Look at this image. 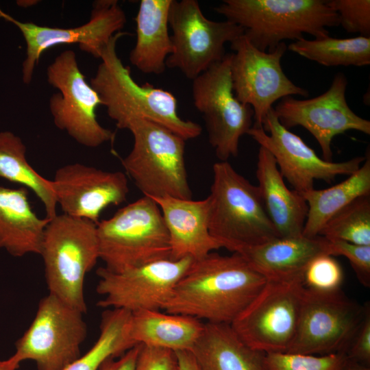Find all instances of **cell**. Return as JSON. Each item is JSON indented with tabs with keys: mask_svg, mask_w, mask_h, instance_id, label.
Returning a JSON list of instances; mask_svg holds the SVG:
<instances>
[{
	"mask_svg": "<svg viewBox=\"0 0 370 370\" xmlns=\"http://www.w3.org/2000/svg\"><path fill=\"white\" fill-rule=\"evenodd\" d=\"M319 235L330 240L370 245V195L358 197L323 225Z\"/></svg>",
	"mask_w": 370,
	"mask_h": 370,
	"instance_id": "31",
	"label": "cell"
},
{
	"mask_svg": "<svg viewBox=\"0 0 370 370\" xmlns=\"http://www.w3.org/2000/svg\"><path fill=\"white\" fill-rule=\"evenodd\" d=\"M135 370H180L176 352L139 344Z\"/></svg>",
	"mask_w": 370,
	"mask_h": 370,
	"instance_id": "36",
	"label": "cell"
},
{
	"mask_svg": "<svg viewBox=\"0 0 370 370\" xmlns=\"http://www.w3.org/2000/svg\"><path fill=\"white\" fill-rule=\"evenodd\" d=\"M0 178L32 190L42 203L47 219L57 214L52 182L40 175L27 159L22 139L10 131L0 132Z\"/></svg>",
	"mask_w": 370,
	"mask_h": 370,
	"instance_id": "28",
	"label": "cell"
},
{
	"mask_svg": "<svg viewBox=\"0 0 370 370\" xmlns=\"http://www.w3.org/2000/svg\"><path fill=\"white\" fill-rule=\"evenodd\" d=\"M288 49L325 66H356L370 64V36L336 38L327 36L291 42Z\"/></svg>",
	"mask_w": 370,
	"mask_h": 370,
	"instance_id": "30",
	"label": "cell"
},
{
	"mask_svg": "<svg viewBox=\"0 0 370 370\" xmlns=\"http://www.w3.org/2000/svg\"><path fill=\"white\" fill-rule=\"evenodd\" d=\"M99 259L104 268L121 273L171 259L168 230L158 204L143 196L97 224Z\"/></svg>",
	"mask_w": 370,
	"mask_h": 370,
	"instance_id": "6",
	"label": "cell"
},
{
	"mask_svg": "<svg viewBox=\"0 0 370 370\" xmlns=\"http://www.w3.org/2000/svg\"><path fill=\"white\" fill-rule=\"evenodd\" d=\"M343 280V269L334 256L321 254L306 267L303 281L309 289L323 293L338 291Z\"/></svg>",
	"mask_w": 370,
	"mask_h": 370,
	"instance_id": "33",
	"label": "cell"
},
{
	"mask_svg": "<svg viewBox=\"0 0 370 370\" xmlns=\"http://www.w3.org/2000/svg\"><path fill=\"white\" fill-rule=\"evenodd\" d=\"M214 10L241 27L251 45L264 52L304 34L329 36L327 27L340 25L338 14L325 0H223Z\"/></svg>",
	"mask_w": 370,
	"mask_h": 370,
	"instance_id": "3",
	"label": "cell"
},
{
	"mask_svg": "<svg viewBox=\"0 0 370 370\" xmlns=\"http://www.w3.org/2000/svg\"><path fill=\"white\" fill-rule=\"evenodd\" d=\"M160 207L170 241L171 259H201L223 245L210 233L208 201L152 198Z\"/></svg>",
	"mask_w": 370,
	"mask_h": 370,
	"instance_id": "20",
	"label": "cell"
},
{
	"mask_svg": "<svg viewBox=\"0 0 370 370\" xmlns=\"http://www.w3.org/2000/svg\"><path fill=\"white\" fill-rule=\"evenodd\" d=\"M348 358L345 352L324 355L291 352L265 354L266 370H343Z\"/></svg>",
	"mask_w": 370,
	"mask_h": 370,
	"instance_id": "32",
	"label": "cell"
},
{
	"mask_svg": "<svg viewBox=\"0 0 370 370\" xmlns=\"http://www.w3.org/2000/svg\"><path fill=\"white\" fill-rule=\"evenodd\" d=\"M49 221L33 210L27 188L0 186V249L17 258L40 254Z\"/></svg>",
	"mask_w": 370,
	"mask_h": 370,
	"instance_id": "23",
	"label": "cell"
},
{
	"mask_svg": "<svg viewBox=\"0 0 370 370\" xmlns=\"http://www.w3.org/2000/svg\"><path fill=\"white\" fill-rule=\"evenodd\" d=\"M176 354L180 370H199L195 360L189 351H178Z\"/></svg>",
	"mask_w": 370,
	"mask_h": 370,
	"instance_id": "39",
	"label": "cell"
},
{
	"mask_svg": "<svg viewBox=\"0 0 370 370\" xmlns=\"http://www.w3.org/2000/svg\"><path fill=\"white\" fill-rule=\"evenodd\" d=\"M306 286L303 278L267 280L230 323L238 336L264 354L288 352L297 332Z\"/></svg>",
	"mask_w": 370,
	"mask_h": 370,
	"instance_id": "8",
	"label": "cell"
},
{
	"mask_svg": "<svg viewBox=\"0 0 370 370\" xmlns=\"http://www.w3.org/2000/svg\"><path fill=\"white\" fill-rule=\"evenodd\" d=\"M0 19L16 26L25 40L26 56L22 64V79L25 84L31 83L45 50L62 44H77L82 51L100 59L104 48L114 34L121 32L127 21L116 0L94 1L88 21L76 27H51L20 21L1 8Z\"/></svg>",
	"mask_w": 370,
	"mask_h": 370,
	"instance_id": "14",
	"label": "cell"
},
{
	"mask_svg": "<svg viewBox=\"0 0 370 370\" xmlns=\"http://www.w3.org/2000/svg\"><path fill=\"white\" fill-rule=\"evenodd\" d=\"M208 201L210 234L234 253L280 237L264 208L259 189L227 161L212 166Z\"/></svg>",
	"mask_w": 370,
	"mask_h": 370,
	"instance_id": "4",
	"label": "cell"
},
{
	"mask_svg": "<svg viewBox=\"0 0 370 370\" xmlns=\"http://www.w3.org/2000/svg\"><path fill=\"white\" fill-rule=\"evenodd\" d=\"M190 352L199 370H266L265 354L245 343L227 323L205 322Z\"/></svg>",
	"mask_w": 370,
	"mask_h": 370,
	"instance_id": "25",
	"label": "cell"
},
{
	"mask_svg": "<svg viewBox=\"0 0 370 370\" xmlns=\"http://www.w3.org/2000/svg\"><path fill=\"white\" fill-rule=\"evenodd\" d=\"M194 260L163 259L113 273L104 267L97 271V292L102 296L97 305L131 312L162 310L173 290Z\"/></svg>",
	"mask_w": 370,
	"mask_h": 370,
	"instance_id": "17",
	"label": "cell"
},
{
	"mask_svg": "<svg viewBox=\"0 0 370 370\" xmlns=\"http://www.w3.org/2000/svg\"><path fill=\"white\" fill-rule=\"evenodd\" d=\"M79 310L49 293L40 301L32 323L15 343L12 357L34 361L38 370H62L79 358L87 335Z\"/></svg>",
	"mask_w": 370,
	"mask_h": 370,
	"instance_id": "11",
	"label": "cell"
},
{
	"mask_svg": "<svg viewBox=\"0 0 370 370\" xmlns=\"http://www.w3.org/2000/svg\"><path fill=\"white\" fill-rule=\"evenodd\" d=\"M267 280L303 278L309 263L330 254V241L323 236L277 237L237 252ZM331 256V255H330Z\"/></svg>",
	"mask_w": 370,
	"mask_h": 370,
	"instance_id": "21",
	"label": "cell"
},
{
	"mask_svg": "<svg viewBox=\"0 0 370 370\" xmlns=\"http://www.w3.org/2000/svg\"><path fill=\"white\" fill-rule=\"evenodd\" d=\"M46 74L48 83L59 90L49 101L56 127L87 147L114 139V133L97 120V109L102 102L79 67L75 51H62L47 66Z\"/></svg>",
	"mask_w": 370,
	"mask_h": 370,
	"instance_id": "9",
	"label": "cell"
},
{
	"mask_svg": "<svg viewBox=\"0 0 370 370\" xmlns=\"http://www.w3.org/2000/svg\"><path fill=\"white\" fill-rule=\"evenodd\" d=\"M123 130L132 133L134 144L121 163L143 195L191 199L184 156L186 140L145 119H132Z\"/></svg>",
	"mask_w": 370,
	"mask_h": 370,
	"instance_id": "7",
	"label": "cell"
},
{
	"mask_svg": "<svg viewBox=\"0 0 370 370\" xmlns=\"http://www.w3.org/2000/svg\"><path fill=\"white\" fill-rule=\"evenodd\" d=\"M171 0H141L135 18L136 40L129 60L145 74L160 75L173 51L169 33Z\"/></svg>",
	"mask_w": 370,
	"mask_h": 370,
	"instance_id": "24",
	"label": "cell"
},
{
	"mask_svg": "<svg viewBox=\"0 0 370 370\" xmlns=\"http://www.w3.org/2000/svg\"><path fill=\"white\" fill-rule=\"evenodd\" d=\"M232 53L193 80L195 108L202 114L208 140L219 161L236 157L241 138L253 126L251 106L236 97L231 78Z\"/></svg>",
	"mask_w": 370,
	"mask_h": 370,
	"instance_id": "12",
	"label": "cell"
},
{
	"mask_svg": "<svg viewBox=\"0 0 370 370\" xmlns=\"http://www.w3.org/2000/svg\"><path fill=\"white\" fill-rule=\"evenodd\" d=\"M256 175L264 208L279 236H301L307 202L301 194L287 187L274 157L262 147L258 150Z\"/></svg>",
	"mask_w": 370,
	"mask_h": 370,
	"instance_id": "22",
	"label": "cell"
},
{
	"mask_svg": "<svg viewBox=\"0 0 370 370\" xmlns=\"http://www.w3.org/2000/svg\"><path fill=\"white\" fill-rule=\"evenodd\" d=\"M343 370H370L369 365L348 360L347 363Z\"/></svg>",
	"mask_w": 370,
	"mask_h": 370,
	"instance_id": "41",
	"label": "cell"
},
{
	"mask_svg": "<svg viewBox=\"0 0 370 370\" xmlns=\"http://www.w3.org/2000/svg\"><path fill=\"white\" fill-rule=\"evenodd\" d=\"M370 195V152L360 168L344 181L325 189H312L302 194L308 213L302 235L318 236L325 223L359 197Z\"/></svg>",
	"mask_w": 370,
	"mask_h": 370,
	"instance_id": "27",
	"label": "cell"
},
{
	"mask_svg": "<svg viewBox=\"0 0 370 370\" xmlns=\"http://www.w3.org/2000/svg\"><path fill=\"white\" fill-rule=\"evenodd\" d=\"M347 86L345 75L338 73L324 93L308 99L286 97L273 108L286 129L299 125L315 138L325 161H332L331 143L336 136L348 130L370 134V121L358 116L347 102Z\"/></svg>",
	"mask_w": 370,
	"mask_h": 370,
	"instance_id": "18",
	"label": "cell"
},
{
	"mask_svg": "<svg viewBox=\"0 0 370 370\" xmlns=\"http://www.w3.org/2000/svg\"><path fill=\"white\" fill-rule=\"evenodd\" d=\"M19 367L20 363L12 356L7 360H0V370H17Z\"/></svg>",
	"mask_w": 370,
	"mask_h": 370,
	"instance_id": "40",
	"label": "cell"
},
{
	"mask_svg": "<svg viewBox=\"0 0 370 370\" xmlns=\"http://www.w3.org/2000/svg\"><path fill=\"white\" fill-rule=\"evenodd\" d=\"M127 35L130 33L121 31L113 36L103 50L101 63L89 82L99 95L108 115L121 130L128 121L140 119L158 124L185 140L198 137L201 126L178 115L177 99L171 92L134 81L130 68L123 64L116 52L117 41Z\"/></svg>",
	"mask_w": 370,
	"mask_h": 370,
	"instance_id": "2",
	"label": "cell"
},
{
	"mask_svg": "<svg viewBox=\"0 0 370 370\" xmlns=\"http://www.w3.org/2000/svg\"><path fill=\"white\" fill-rule=\"evenodd\" d=\"M169 25L173 51L166 66L192 81L223 60L227 42L244 34V29L232 22L207 18L197 0H171Z\"/></svg>",
	"mask_w": 370,
	"mask_h": 370,
	"instance_id": "10",
	"label": "cell"
},
{
	"mask_svg": "<svg viewBox=\"0 0 370 370\" xmlns=\"http://www.w3.org/2000/svg\"><path fill=\"white\" fill-rule=\"evenodd\" d=\"M266 282L239 254L211 252L193 261L162 310L206 323L230 324Z\"/></svg>",
	"mask_w": 370,
	"mask_h": 370,
	"instance_id": "1",
	"label": "cell"
},
{
	"mask_svg": "<svg viewBox=\"0 0 370 370\" xmlns=\"http://www.w3.org/2000/svg\"><path fill=\"white\" fill-rule=\"evenodd\" d=\"M361 306L340 293L306 287L295 338L286 352L324 355L347 352L364 317Z\"/></svg>",
	"mask_w": 370,
	"mask_h": 370,
	"instance_id": "15",
	"label": "cell"
},
{
	"mask_svg": "<svg viewBox=\"0 0 370 370\" xmlns=\"http://www.w3.org/2000/svg\"><path fill=\"white\" fill-rule=\"evenodd\" d=\"M204 327V323L192 317L140 310L131 312L129 334L135 345L190 352Z\"/></svg>",
	"mask_w": 370,
	"mask_h": 370,
	"instance_id": "26",
	"label": "cell"
},
{
	"mask_svg": "<svg viewBox=\"0 0 370 370\" xmlns=\"http://www.w3.org/2000/svg\"><path fill=\"white\" fill-rule=\"evenodd\" d=\"M347 358L363 365L370 362V309L365 306L362 321L347 352Z\"/></svg>",
	"mask_w": 370,
	"mask_h": 370,
	"instance_id": "37",
	"label": "cell"
},
{
	"mask_svg": "<svg viewBox=\"0 0 370 370\" xmlns=\"http://www.w3.org/2000/svg\"><path fill=\"white\" fill-rule=\"evenodd\" d=\"M330 254L347 258L360 282L370 284V245H360L341 240H330Z\"/></svg>",
	"mask_w": 370,
	"mask_h": 370,
	"instance_id": "35",
	"label": "cell"
},
{
	"mask_svg": "<svg viewBox=\"0 0 370 370\" xmlns=\"http://www.w3.org/2000/svg\"><path fill=\"white\" fill-rule=\"evenodd\" d=\"M39 255L49 293L84 314L85 278L99 259L97 224L57 214L45 227Z\"/></svg>",
	"mask_w": 370,
	"mask_h": 370,
	"instance_id": "5",
	"label": "cell"
},
{
	"mask_svg": "<svg viewBox=\"0 0 370 370\" xmlns=\"http://www.w3.org/2000/svg\"><path fill=\"white\" fill-rule=\"evenodd\" d=\"M51 182L62 214L96 224L106 208L125 201L130 190L124 173L78 162L58 168Z\"/></svg>",
	"mask_w": 370,
	"mask_h": 370,
	"instance_id": "19",
	"label": "cell"
},
{
	"mask_svg": "<svg viewBox=\"0 0 370 370\" xmlns=\"http://www.w3.org/2000/svg\"><path fill=\"white\" fill-rule=\"evenodd\" d=\"M130 317L131 312L124 309L106 310L97 341L85 354L62 370H99L107 360L119 357L136 345L130 338Z\"/></svg>",
	"mask_w": 370,
	"mask_h": 370,
	"instance_id": "29",
	"label": "cell"
},
{
	"mask_svg": "<svg viewBox=\"0 0 370 370\" xmlns=\"http://www.w3.org/2000/svg\"><path fill=\"white\" fill-rule=\"evenodd\" d=\"M247 134L272 154L284 179L301 195L314 188V180L331 183L338 175H352L365 160V156H357L343 162L324 160L280 123L273 108L262 127L253 125Z\"/></svg>",
	"mask_w": 370,
	"mask_h": 370,
	"instance_id": "16",
	"label": "cell"
},
{
	"mask_svg": "<svg viewBox=\"0 0 370 370\" xmlns=\"http://www.w3.org/2000/svg\"><path fill=\"white\" fill-rule=\"evenodd\" d=\"M232 53L231 78L237 99L251 106L254 126L262 127L273 104L292 95L308 96L306 89L295 85L285 75L281 60L287 46L284 42L269 52L256 48L242 35L230 43Z\"/></svg>",
	"mask_w": 370,
	"mask_h": 370,
	"instance_id": "13",
	"label": "cell"
},
{
	"mask_svg": "<svg viewBox=\"0 0 370 370\" xmlns=\"http://www.w3.org/2000/svg\"><path fill=\"white\" fill-rule=\"evenodd\" d=\"M328 4L338 14L340 25L347 32L369 36V0H330Z\"/></svg>",
	"mask_w": 370,
	"mask_h": 370,
	"instance_id": "34",
	"label": "cell"
},
{
	"mask_svg": "<svg viewBox=\"0 0 370 370\" xmlns=\"http://www.w3.org/2000/svg\"><path fill=\"white\" fill-rule=\"evenodd\" d=\"M138 349L139 344L126 351L117 359L111 358L107 360L99 370H135Z\"/></svg>",
	"mask_w": 370,
	"mask_h": 370,
	"instance_id": "38",
	"label": "cell"
}]
</instances>
